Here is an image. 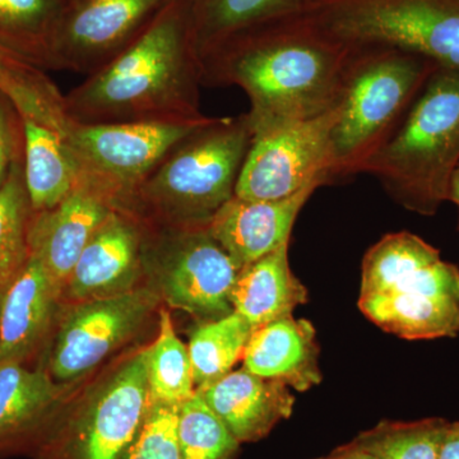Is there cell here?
Returning a JSON list of instances; mask_svg holds the SVG:
<instances>
[{
    "mask_svg": "<svg viewBox=\"0 0 459 459\" xmlns=\"http://www.w3.org/2000/svg\"><path fill=\"white\" fill-rule=\"evenodd\" d=\"M319 184L274 201H247L234 195L214 213L208 231L238 271L289 243L299 213Z\"/></svg>",
    "mask_w": 459,
    "mask_h": 459,
    "instance_id": "2e32d148",
    "label": "cell"
},
{
    "mask_svg": "<svg viewBox=\"0 0 459 459\" xmlns=\"http://www.w3.org/2000/svg\"><path fill=\"white\" fill-rule=\"evenodd\" d=\"M115 205L82 179L56 207L32 212L30 255L38 259L56 285L65 291L75 263Z\"/></svg>",
    "mask_w": 459,
    "mask_h": 459,
    "instance_id": "9a60e30c",
    "label": "cell"
},
{
    "mask_svg": "<svg viewBox=\"0 0 459 459\" xmlns=\"http://www.w3.org/2000/svg\"><path fill=\"white\" fill-rule=\"evenodd\" d=\"M31 216L22 157L17 160L0 190V307L9 287L29 261Z\"/></svg>",
    "mask_w": 459,
    "mask_h": 459,
    "instance_id": "4316f807",
    "label": "cell"
},
{
    "mask_svg": "<svg viewBox=\"0 0 459 459\" xmlns=\"http://www.w3.org/2000/svg\"><path fill=\"white\" fill-rule=\"evenodd\" d=\"M353 48L300 11L232 39L204 65V83L247 93L253 134L277 124L312 119L336 107Z\"/></svg>",
    "mask_w": 459,
    "mask_h": 459,
    "instance_id": "6da1fadb",
    "label": "cell"
},
{
    "mask_svg": "<svg viewBox=\"0 0 459 459\" xmlns=\"http://www.w3.org/2000/svg\"><path fill=\"white\" fill-rule=\"evenodd\" d=\"M22 126L27 195L32 212H42L74 190L80 172L59 132L31 119H22Z\"/></svg>",
    "mask_w": 459,
    "mask_h": 459,
    "instance_id": "603a6c76",
    "label": "cell"
},
{
    "mask_svg": "<svg viewBox=\"0 0 459 459\" xmlns=\"http://www.w3.org/2000/svg\"><path fill=\"white\" fill-rule=\"evenodd\" d=\"M65 0H0V49L41 71H56Z\"/></svg>",
    "mask_w": 459,
    "mask_h": 459,
    "instance_id": "cb8c5ba5",
    "label": "cell"
},
{
    "mask_svg": "<svg viewBox=\"0 0 459 459\" xmlns=\"http://www.w3.org/2000/svg\"><path fill=\"white\" fill-rule=\"evenodd\" d=\"M437 459H459V420L448 422Z\"/></svg>",
    "mask_w": 459,
    "mask_h": 459,
    "instance_id": "d6a6232c",
    "label": "cell"
},
{
    "mask_svg": "<svg viewBox=\"0 0 459 459\" xmlns=\"http://www.w3.org/2000/svg\"><path fill=\"white\" fill-rule=\"evenodd\" d=\"M459 166V69L437 68L406 117L365 165L406 210L433 216Z\"/></svg>",
    "mask_w": 459,
    "mask_h": 459,
    "instance_id": "277c9868",
    "label": "cell"
},
{
    "mask_svg": "<svg viewBox=\"0 0 459 459\" xmlns=\"http://www.w3.org/2000/svg\"><path fill=\"white\" fill-rule=\"evenodd\" d=\"M146 353L151 403L181 406L195 394L188 346L178 337L165 307L159 310V334Z\"/></svg>",
    "mask_w": 459,
    "mask_h": 459,
    "instance_id": "484cf974",
    "label": "cell"
},
{
    "mask_svg": "<svg viewBox=\"0 0 459 459\" xmlns=\"http://www.w3.org/2000/svg\"><path fill=\"white\" fill-rule=\"evenodd\" d=\"M448 420L428 418L416 421L383 420L352 440L377 459H437Z\"/></svg>",
    "mask_w": 459,
    "mask_h": 459,
    "instance_id": "f1b7e54d",
    "label": "cell"
},
{
    "mask_svg": "<svg viewBox=\"0 0 459 459\" xmlns=\"http://www.w3.org/2000/svg\"><path fill=\"white\" fill-rule=\"evenodd\" d=\"M151 286L74 305L59 325L48 371L56 383H69L95 369L131 341L159 305Z\"/></svg>",
    "mask_w": 459,
    "mask_h": 459,
    "instance_id": "7c38bea8",
    "label": "cell"
},
{
    "mask_svg": "<svg viewBox=\"0 0 459 459\" xmlns=\"http://www.w3.org/2000/svg\"><path fill=\"white\" fill-rule=\"evenodd\" d=\"M301 12L349 47L394 48L459 69V0H301Z\"/></svg>",
    "mask_w": 459,
    "mask_h": 459,
    "instance_id": "52a82bcc",
    "label": "cell"
},
{
    "mask_svg": "<svg viewBox=\"0 0 459 459\" xmlns=\"http://www.w3.org/2000/svg\"><path fill=\"white\" fill-rule=\"evenodd\" d=\"M238 443H255L292 415L294 394L279 380L265 379L246 369L230 371L197 391Z\"/></svg>",
    "mask_w": 459,
    "mask_h": 459,
    "instance_id": "d6986e66",
    "label": "cell"
},
{
    "mask_svg": "<svg viewBox=\"0 0 459 459\" xmlns=\"http://www.w3.org/2000/svg\"><path fill=\"white\" fill-rule=\"evenodd\" d=\"M336 107L312 117L277 124L253 134L235 195L247 201H274L329 183L331 133Z\"/></svg>",
    "mask_w": 459,
    "mask_h": 459,
    "instance_id": "8fae6325",
    "label": "cell"
},
{
    "mask_svg": "<svg viewBox=\"0 0 459 459\" xmlns=\"http://www.w3.org/2000/svg\"><path fill=\"white\" fill-rule=\"evenodd\" d=\"M318 459H332V458H331V455H328V457H323V458H318Z\"/></svg>",
    "mask_w": 459,
    "mask_h": 459,
    "instance_id": "d590c367",
    "label": "cell"
},
{
    "mask_svg": "<svg viewBox=\"0 0 459 459\" xmlns=\"http://www.w3.org/2000/svg\"><path fill=\"white\" fill-rule=\"evenodd\" d=\"M329 455H331L332 459H377L376 455L364 451V449H361L360 446H356L353 442L338 446Z\"/></svg>",
    "mask_w": 459,
    "mask_h": 459,
    "instance_id": "836d02e7",
    "label": "cell"
},
{
    "mask_svg": "<svg viewBox=\"0 0 459 459\" xmlns=\"http://www.w3.org/2000/svg\"><path fill=\"white\" fill-rule=\"evenodd\" d=\"M214 119L107 124L71 120L65 142L80 179L122 208L175 148Z\"/></svg>",
    "mask_w": 459,
    "mask_h": 459,
    "instance_id": "ba28073f",
    "label": "cell"
},
{
    "mask_svg": "<svg viewBox=\"0 0 459 459\" xmlns=\"http://www.w3.org/2000/svg\"><path fill=\"white\" fill-rule=\"evenodd\" d=\"M0 92L21 117L54 126L65 113V95L41 69L0 49Z\"/></svg>",
    "mask_w": 459,
    "mask_h": 459,
    "instance_id": "83f0119b",
    "label": "cell"
},
{
    "mask_svg": "<svg viewBox=\"0 0 459 459\" xmlns=\"http://www.w3.org/2000/svg\"><path fill=\"white\" fill-rule=\"evenodd\" d=\"M143 268V223L115 207L75 263L63 291L74 304L137 289Z\"/></svg>",
    "mask_w": 459,
    "mask_h": 459,
    "instance_id": "5bb4252c",
    "label": "cell"
},
{
    "mask_svg": "<svg viewBox=\"0 0 459 459\" xmlns=\"http://www.w3.org/2000/svg\"><path fill=\"white\" fill-rule=\"evenodd\" d=\"M244 368L298 392L322 382L316 332L307 319L287 316L255 329L244 351Z\"/></svg>",
    "mask_w": 459,
    "mask_h": 459,
    "instance_id": "ffe728a7",
    "label": "cell"
},
{
    "mask_svg": "<svg viewBox=\"0 0 459 459\" xmlns=\"http://www.w3.org/2000/svg\"><path fill=\"white\" fill-rule=\"evenodd\" d=\"M289 244L238 271L232 307L255 329L292 316L296 307L307 303V287L290 267Z\"/></svg>",
    "mask_w": 459,
    "mask_h": 459,
    "instance_id": "44dd1931",
    "label": "cell"
},
{
    "mask_svg": "<svg viewBox=\"0 0 459 459\" xmlns=\"http://www.w3.org/2000/svg\"><path fill=\"white\" fill-rule=\"evenodd\" d=\"M142 221V220H141ZM143 223V268L160 299L204 322L234 313L238 268L208 231Z\"/></svg>",
    "mask_w": 459,
    "mask_h": 459,
    "instance_id": "9c48e42d",
    "label": "cell"
},
{
    "mask_svg": "<svg viewBox=\"0 0 459 459\" xmlns=\"http://www.w3.org/2000/svg\"><path fill=\"white\" fill-rule=\"evenodd\" d=\"M204 71L186 0H172L138 38L65 95L74 123L181 122L199 108Z\"/></svg>",
    "mask_w": 459,
    "mask_h": 459,
    "instance_id": "7a4b0ae2",
    "label": "cell"
},
{
    "mask_svg": "<svg viewBox=\"0 0 459 459\" xmlns=\"http://www.w3.org/2000/svg\"><path fill=\"white\" fill-rule=\"evenodd\" d=\"M361 276L359 307L383 331L404 340L459 333V268L421 238L386 241Z\"/></svg>",
    "mask_w": 459,
    "mask_h": 459,
    "instance_id": "8992f818",
    "label": "cell"
},
{
    "mask_svg": "<svg viewBox=\"0 0 459 459\" xmlns=\"http://www.w3.org/2000/svg\"><path fill=\"white\" fill-rule=\"evenodd\" d=\"M178 443L181 459H235L240 446L197 391L179 407Z\"/></svg>",
    "mask_w": 459,
    "mask_h": 459,
    "instance_id": "f546056e",
    "label": "cell"
},
{
    "mask_svg": "<svg viewBox=\"0 0 459 459\" xmlns=\"http://www.w3.org/2000/svg\"><path fill=\"white\" fill-rule=\"evenodd\" d=\"M172 0H74L56 44V71L91 74L126 49Z\"/></svg>",
    "mask_w": 459,
    "mask_h": 459,
    "instance_id": "4fadbf2b",
    "label": "cell"
},
{
    "mask_svg": "<svg viewBox=\"0 0 459 459\" xmlns=\"http://www.w3.org/2000/svg\"><path fill=\"white\" fill-rule=\"evenodd\" d=\"M179 407L150 403L140 433L120 459H181L178 443Z\"/></svg>",
    "mask_w": 459,
    "mask_h": 459,
    "instance_id": "4dcf8cb0",
    "label": "cell"
},
{
    "mask_svg": "<svg viewBox=\"0 0 459 459\" xmlns=\"http://www.w3.org/2000/svg\"><path fill=\"white\" fill-rule=\"evenodd\" d=\"M437 68L425 57L394 48H353L331 133L329 179L364 171Z\"/></svg>",
    "mask_w": 459,
    "mask_h": 459,
    "instance_id": "5b68a950",
    "label": "cell"
},
{
    "mask_svg": "<svg viewBox=\"0 0 459 459\" xmlns=\"http://www.w3.org/2000/svg\"><path fill=\"white\" fill-rule=\"evenodd\" d=\"M62 404L49 371L0 362V455L35 452L62 418Z\"/></svg>",
    "mask_w": 459,
    "mask_h": 459,
    "instance_id": "e0dca14e",
    "label": "cell"
},
{
    "mask_svg": "<svg viewBox=\"0 0 459 459\" xmlns=\"http://www.w3.org/2000/svg\"><path fill=\"white\" fill-rule=\"evenodd\" d=\"M150 403L142 350L74 412L62 415L35 459H120L140 433Z\"/></svg>",
    "mask_w": 459,
    "mask_h": 459,
    "instance_id": "30bf717a",
    "label": "cell"
},
{
    "mask_svg": "<svg viewBox=\"0 0 459 459\" xmlns=\"http://www.w3.org/2000/svg\"><path fill=\"white\" fill-rule=\"evenodd\" d=\"M448 201L453 202L458 208L459 213V166L453 175L451 186H449ZM458 230H459V220H458Z\"/></svg>",
    "mask_w": 459,
    "mask_h": 459,
    "instance_id": "e575fe53",
    "label": "cell"
},
{
    "mask_svg": "<svg viewBox=\"0 0 459 459\" xmlns=\"http://www.w3.org/2000/svg\"><path fill=\"white\" fill-rule=\"evenodd\" d=\"M63 292L30 255L0 307V362L25 364L56 327Z\"/></svg>",
    "mask_w": 459,
    "mask_h": 459,
    "instance_id": "ac0fdd59",
    "label": "cell"
},
{
    "mask_svg": "<svg viewBox=\"0 0 459 459\" xmlns=\"http://www.w3.org/2000/svg\"><path fill=\"white\" fill-rule=\"evenodd\" d=\"M21 157H23L22 119L11 100L0 92V190Z\"/></svg>",
    "mask_w": 459,
    "mask_h": 459,
    "instance_id": "1f68e13d",
    "label": "cell"
},
{
    "mask_svg": "<svg viewBox=\"0 0 459 459\" xmlns=\"http://www.w3.org/2000/svg\"><path fill=\"white\" fill-rule=\"evenodd\" d=\"M255 328L240 314L204 322L193 331L188 351L195 391L228 376L244 356Z\"/></svg>",
    "mask_w": 459,
    "mask_h": 459,
    "instance_id": "d4e9b609",
    "label": "cell"
},
{
    "mask_svg": "<svg viewBox=\"0 0 459 459\" xmlns=\"http://www.w3.org/2000/svg\"><path fill=\"white\" fill-rule=\"evenodd\" d=\"M186 4L202 71L232 39L301 9V0H186Z\"/></svg>",
    "mask_w": 459,
    "mask_h": 459,
    "instance_id": "7402d4cb",
    "label": "cell"
},
{
    "mask_svg": "<svg viewBox=\"0 0 459 459\" xmlns=\"http://www.w3.org/2000/svg\"><path fill=\"white\" fill-rule=\"evenodd\" d=\"M252 140L247 114L216 117L175 148L123 210L159 228L207 226L234 197Z\"/></svg>",
    "mask_w": 459,
    "mask_h": 459,
    "instance_id": "3957f363",
    "label": "cell"
}]
</instances>
